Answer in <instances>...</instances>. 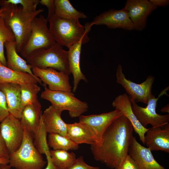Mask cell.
I'll return each instance as SVG.
<instances>
[{"instance_id":"1","label":"cell","mask_w":169,"mask_h":169,"mask_svg":"<svg viewBox=\"0 0 169 169\" xmlns=\"http://www.w3.org/2000/svg\"><path fill=\"white\" fill-rule=\"evenodd\" d=\"M133 131L131 123L125 116L122 115L116 119L100 141L90 145L94 159L110 168H117L128 155Z\"/></svg>"},{"instance_id":"4","label":"cell","mask_w":169,"mask_h":169,"mask_svg":"<svg viewBox=\"0 0 169 169\" xmlns=\"http://www.w3.org/2000/svg\"><path fill=\"white\" fill-rule=\"evenodd\" d=\"M31 67L41 69L52 68L69 75L70 72L68 51L56 43L50 48L40 49L31 53L26 59Z\"/></svg>"},{"instance_id":"30","label":"cell","mask_w":169,"mask_h":169,"mask_svg":"<svg viewBox=\"0 0 169 169\" xmlns=\"http://www.w3.org/2000/svg\"><path fill=\"white\" fill-rule=\"evenodd\" d=\"M21 105L23 108L37 101V94L40 87L34 83H28L20 85Z\"/></svg>"},{"instance_id":"29","label":"cell","mask_w":169,"mask_h":169,"mask_svg":"<svg viewBox=\"0 0 169 169\" xmlns=\"http://www.w3.org/2000/svg\"><path fill=\"white\" fill-rule=\"evenodd\" d=\"M47 133L41 116L39 125L33 135V143L39 153L46 156L50 154L47 140Z\"/></svg>"},{"instance_id":"33","label":"cell","mask_w":169,"mask_h":169,"mask_svg":"<svg viewBox=\"0 0 169 169\" xmlns=\"http://www.w3.org/2000/svg\"><path fill=\"white\" fill-rule=\"evenodd\" d=\"M68 169H100L99 167L91 166L87 164L84 160L82 156L76 158L72 165Z\"/></svg>"},{"instance_id":"25","label":"cell","mask_w":169,"mask_h":169,"mask_svg":"<svg viewBox=\"0 0 169 169\" xmlns=\"http://www.w3.org/2000/svg\"><path fill=\"white\" fill-rule=\"evenodd\" d=\"M55 15L65 19H86L87 16L84 13L75 9L68 0H54Z\"/></svg>"},{"instance_id":"13","label":"cell","mask_w":169,"mask_h":169,"mask_svg":"<svg viewBox=\"0 0 169 169\" xmlns=\"http://www.w3.org/2000/svg\"><path fill=\"white\" fill-rule=\"evenodd\" d=\"M124 8L133 23L135 29L141 31L146 26L148 16L157 7L147 0H128Z\"/></svg>"},{"instance_id":"26","label":"cell","mask_w":169,"mask_h":169,"mask_svg":"<svg viewBox=\"0 0 169 169\" xmlns=\"http://www.w3.org/2000/svg\"><path fill=\"white\" fill-rule=\"evenodd\" d=\"M49 152L52 162L60 169H68L76 159L73 152L60 150H50Z\"/></svg>"},{"instance_id":"7","label":"cell","mask_w":169,"mask_h":169,"mask_svg":"<svg viewBox=\"0 0 169 169\" xmlns=\"http://www.w3.org/2000/svg\"><path fill=\"white\" fill-rule=\"evenodd\" d=\"M44 86L45 90L41 93V97L63 111L68 110L71 118L79 117L88 110V103L77 98L72 92L53 91L49 89L46 85Z\"/></svg>"},{"instance_id":"42","label":"cell","mask_w":169,"mask_h":169,"mask_svg":"<svg viewBox=\"0 0 169 169\" xmlns=\"http://www.w3.org/2000/svg\"><path fill=\"white\" fill-rule=\"evenodd\" d=\"M6 10L5 7H1L0 8V17L3 16V12Z\"/></svg>"},{"instance_id":"38","label":"cell","mask_w":169,"mask_h":169,"mask_svg":"<svg viewBox=\"0 0 169 169\" xmlns=\"http://www.w3.org/2000/svg\"><path fill=\"white\" fill-rule=\"evenodd\" d=\"M47 160V166L44 169H60L56 166L52 162L50 155L46 156Z\"/></svg>"},{"instance_id":"5","label":"cell","mask_w":169,"mask_h":169,"mask_svg":"<svg viewBox=\"0 0 169 169\" xmlns=\"http://www.w3.org/2000/svg\"><path fill=\"white\" fill-rule=\"evenodd\" d=\"M24 130L21 146L17 151L10 154L9 165L16 169H43L46 162L34 145L33 135Z\"/></svg>"},{"instance_id":"27","label":"cell","mask_w":169,"mask_h":169,"mask_svg":"<svg viewBox=\"0 0 169 169\" xmlns=\"http://www.w3.org/2000/svg\"><path fill=\"white\" fill-rule=\"evenodd\" d=\"M48 144L54 150L66 151L76 150L79 148V145L67 137L58 134H49L48 136Z\"/></svg>"},{"instance_id":"31","label":"cell","mask_w":169,"mask_h":169,"mask_svg":"<svg viewBox=\"0 0 169 169\" xmlns=\"http://www.w3.org/2000/svg\"><path fill=\"white\" fill-rule=\"evenodd\" d=\"M39 0H0V5L4 7L8 5L20 4L25 11L32 12L36 11Z\"/></svg>"},{"instance_id":"9","label":"cell","mask_w":169,"mask_h":169,"mask_svg":"<svg viewBox=\"0 0 169 169\" xmlns=\"http://www.w3.org/2000/svg\"><path fill=\"white\" fill-rule=\"evenodd\" d=\"M116 75V82L124 88L131 99L136 103L141 102L147 104L152 94L151 88L155 79L154 76L149 75L143 82L136 83L126 78L120 64L117 66Z\"/></svg>"},{"instance_id":"14","label":"cell","mask_w":169,"mask_h":169,"mask_svg":"<svg viewBox=\"0 0 169 169\" xmlns=\"http://www.w3.org/2000/svg\"><path fill=\"white\" fill-rule=\"evenodd\" d=\"M128 154L134 161L138 169H166L156 161L151 150L139 143L134 136Z\"/></svg>"},{"instance_id":"23","label":"cell","mask_w":169,"mask_h":169,"mask_svg":"<svg viewBox=\"0 0 169 169\" xmlns=\"http://www.w3.org/2000/svg\"><path fill=\"white\" fill-rule=\"evenodd\" d=\"M4 46L6 50L7 67L17 72L27 73L35 76L31 66L18 54L15 41L6 42Z\"/></svg>"},{"instance_id":"39","label":"cell","mask_w":169,"mask_h":169,"mask_svg":"<svg viewBox=\"0 0 169 169\" xmlns=\"http://www.w3.org/2000/svg\"><path fill=\"white\" fill-rule=\"evenodd\" d=\"M9 162V158H0V165L8 164Z\"/></svg>"},{"instance_id":"3","label":"cell","mask_w":169,"mask_h":169,"mask_svg":"<svg viewBox=\"0 0 169 169\" xmlns=\"http://www.w3.org/2000/svg\"><path fill=\"white\" fill-rule=\"evenodd\" d=\"M47 19L49 23V30L59 45L68 48L81 40L84 44L89 41L90 31L81 24L79 20L62 19L55 14Z\"/></svg>"},{"instance_id":"10","label":"cell","mask_w":169,"mask_h":169,"mask_svg":"<svg viewBox=\"0 0 169 169\" xmlns=\"http://www.w3.org/2000/svg\"><path fill=\"white\" fill-rule=\"evenodd\" d=\"M24 131L20 120L10 113L1 122L0 132L9 154L17 151L21 146Z\"/></svg>"},{"instance_id":"19","label":"cell","mask_w":169,"mask_h":169,"mask_svg":"<svg viewBox=\"0 0 169 169\" xmlns=\"http://www.w3.org/2000/svg\"><path fill=\"white\" fill-rule=\"evenodd\" d=\"M0 90L5 94L9 113L20 120L23 109L21 105L20 84L10 83L0 84Z\"/></svg>"},{"instance_id":"17","label":"cell","mask_w":169,"mask_h":169,"mask_svg":"<svg viewBox=\"0 0 169 169\" xmlns=\"http://www.w3.org/2000/svg\"><path fill=\"white\" fill-rule=\"evenodd\" d=\"M145 144L151 151H160L169 153V124L162 128L152 127L145 133Z\"/></svg>"},{"instance_id":"8","label":"cell","mask_w":169,"mask_h":169,"mask_svg":"<svg viewBox=\"0 0 169 169\" xmlns=\"http://www.w3.org/2000/svg\"><path fill=\"white\" fill-rule=\"evenodd\" d=\"M165 91L161 92L158 97L156 98L152 94L150 95L146 107L139 106L133 100L131 99L132 111L138 121L145 128L148 125L152 127H164L169 123V114L161 115L156 111L157 102L159 98Z\"/></svg>"},{"instance_id":"11","label":"cell","mask_w":169,"mask_h":169,"mask_svg":"<svg viewBox=\"0 0 169 169\" xmlns=\"http://www.w3.org/2000/svg\"><path fill=\"white\" fill-rule=\"evenodd\" d=\"M86 24L90 28L94 25H105L110 29L118 28L128 31L135 29L124 8L120 10L111 9L105 11L95 17L91 22Z\"/></svg>"},{"instance_id":"6","label":"cell","mask_w":169,"mask_h":169,"mask_svg":"<svg viewBox=\"0 0 169 169\" xmlns=\"http://www.w3.org/2000/svg\"><path fill=\"white\" fill-rule=\"evenodd\" d=\"M48 22L41 14L33 20L30 34L20 52L22 57L26 59L34 51L49 48L56 43L48 27Z\"/></svg>"},{"instance_id":"21","label":"cell","mask_w":169,"mask_h":169,"mask_svg":"<svg viewBox=\"0 0 169 169\" xmlns=\"http://www.w3.org/2000/svg\"><path fill=\"white\" fill-rule=\"evenodd\" d=\"M83 41L81 40L74 44L68 48V60L70 72L73 77L72 91L75 92L81 80L87 82V79L81 71L80 67V57Z\"/></svg>"},{"instance_id":"2","label":"cell","mask_w":169,"mask_h":169,"mask_svg":"<svg viewBox=\"0 0 169 169\" xmlns=\"http://www.w3.org/2000/svg\"><path fill=\"white\" fill-rule=\"evenodd\" d=\"M3 16L6 24L9 26L14 34L16 51L20 53L30 34L32 23L34 19L44 9H39L29 12L20 5H8Z\"/></svg>"},{"instance_id":"37","label":"cell","mask_w":169,"mask_h":169,"mask_svg":"<svg viewBox=\"0 0 169 169\" xmlns=\"http://www.w3.org/2000/svg\"><path fill=\"white\" fill-rule=\"evenodd\" d=\"M149 1L157 7L166 6L169 3L168 0H150Z\"/></svg>"},{"instance_id":"22","label":"cell","mask_w":169,"mask_h":169,"mask_svg":"<svg viewBox=\"0 0 169 169\" xmlns=\"http://www.w3.org/2000/svg\"><path fill=\"white\" fill-rule=\"evenodd\" d=\"M42 114V105L38 100L25 106L20 119L23 128L33 135L39 125Z\"/></svg>"},{"instance_id":"34","label":"cell","mask_w":169,"mask_h":169,"mask_svg":"<svg viewBox=\"0 0 169 169\" xmlns=\"http://www.w3.org/2000/svg\"><path fill=\"white\" fill-rule=\"evenodd\" d=\"M116 169H138L134 161L128 154L121 164Z\"/></svg>"},{"instance_id":"16","label":"cell","mask_w":169,"mask_h":169,"mask_svg":"<svg viewBox=\"0 0 169 169\" xmlns=\"http://www.w3.org/2000/svg\"><path fill=\"white\" fill-rule=\"evenodd\" d=\"M112 105L115 109L119 110L122 115L129 120L134 131L139 136L140 140L145 144V135L148 129L142 125L133 112L129 96L126 94L118 95L113 101Z\"/></svg>"},{"instance_id":"24","label":"cell","mask_w":169,"mask_h":169,"mask_svg":"<svg viewBox=\"0 0 169 169\" xmlns=\"http://www.w3.org/2000/svg\"><path fill=\"white\" fill-rule=\"evenodd\" d=\"M7 83L20 85L39 83L42 84V81L38 78L27 73L13 70L3 65L0 61V84Z\"/></svg>"},{"instance_id":"41","label":"cell","mask_w":169,"mask_h":169,"mask_svg":"<svg viewBox=\"0 0 169 169\" xmlns=\"http://www.w3.org/2000/svg\"><path fill=\"white\" fill-rule=\"evenodd\" d=\"M11 167L9 165H0V169H10Z\"/></svg>"},{"instance_id":"40","label":"cell","mask_w":169,"mask_h":169,"mask_svg":"<svg viewBox=\"0 0 169 169\" xmlns=\"http://www.w3.org/2000/svg\"><path fill=\"white\" fill-rule=\"evenodd\" d=\"M161 111L164 113L167 112L169 113V104L165 106L162 108L161 110Z\"/></svg>"},{"instance_id":"12","label":"cell","mask_w":169,"mask_h":169,"mask_svg":"<svg viewBox=\"0 0 169 169\" xmlns=\"http://www.w3.org/2000/svg\"><path fill=\"white\" fill-rule=\"evenodd\" d=\"M33 74L39 78L48 89L53 91H60L72 92L69 83V75L52 68L41 69L32 67Z\"/></svg>"},{"instance_id":"28","label":"cell","mask_w":169,"mask_h":169,"mask_svg":"<svg viewBox=\"0 0 169 169\" xmlns=\"http://www.w3.org/2000/svg\"><path fill=\"white\" fill-rule=\"evenodd\" d=\"M15 37L12 30L5 23L3 16L0 17V61L7 66V60L4 52V44L7 41L14 42Z\"/></svg>"},{"instance_id":"32","label":"cell","mask_w":169,"mask_h":169,"mask_svg":"<svg viewBox=\"0 0 169 169\" xmlns=\"http://www.w3.org/2000/svg\"><path fill=\"white\" fill-rule=\"evenodd\" d=\"M9 114L6 96L0 90V122L4 120Z\"/></svg>"},{"instance_id":"36","label":"cell","mask_w":169,"mask_h":169,"mask_svg":"<svg viewBox=\"0 0 169 169\" xmlns=\"http://www.w3.org/2000/svg\"><path fill=\"white\" fill-rule=\"evenodd\" d=\"M10 154L0 132V158H9Z\"/></svg>"},{"instance_id":"20","label":"cell","mask_w":169,"mask_h":169,"mask_svg":"<svg viewBox=\"0 0 169 169\" xmlns=\"http://www.w3.org/2000/svg\"><path fill=\"white\" fill-rule=\"evenodd\" d=\"M67 137L78 145L84 143L91 145L98 142L95 134L91 128L79 121L67 124Z\"/></svg>"},{"instance_id":"18","label":"cell","mask_w":169,"mask_h":169,"mask_svg":"<svg viewBox=\"0 0 169 169\" xmlns=\"http://www.w3.org/2000/svg\"><path fill=\"white\" fill-rule=\"evenodd\" d=\"M62 111L51 105L42 114L41 118L47 133H57L67 137V124L61 118Z\"/></svg>"},{"instance_id":"15","label":"cell","mask_w":169,"mask_h":169,"mask_svg":"<svg viewBox=\"0 0 169 169\" xmlns=\"http://www.w3.org/2000/svg\"><path fill=\"white\" fill-rule=\"evenodd\" d=\"M122 115L119 110L115 109L108 112L99 114L81 115L79 117V121L86 124L91 128L95 134L98 142L111 123Z\"/></svg>"},{"instance_id":"35","label":"cell","mask_w":169,"mask_h":169,"mask_svg":"<svg viewBox=\"0 0 169 169\" xmlns=\"http://www.w3.org/2000/svg\"><path fill=\"white\" fill-rule=\"evenodd\" d=\"M39 3L46 6L48 9V15L47 18L55 14V5L54 0H41Z\"/></svg>"}]
</instances>
